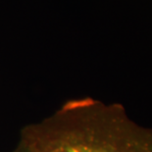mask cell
<instances>
[{"label": "cell", "instance_id": "obj_1", "mask_svg": "<svg viewBox=\"0 0 152 152\" xmlns=\"http://www.w3.org/2000/svg\"><path fill=\"white\" fill-rule=\"evenodd\" d=\"M18 143L28 152H152V129L119 103L80 97L25 126Z\"/></svg>", "mask_w": 152, "mask_h": 152}, {"label": "cell", "instance_id": "obj_2", "mask_svg": "<svg viewBox=\"0 0 152 152\" xmlns=\"http://www.w3.org/2000/svg\"><path fill=\"white\" fill-rule=\"evenodd\" d=\"M12 152H28V151L26 150V148L24 146H22L20 143H18V145L16 146V148Z\"/></svg>", "mask_w": 152, "mask_h": 152}]
</instances>
